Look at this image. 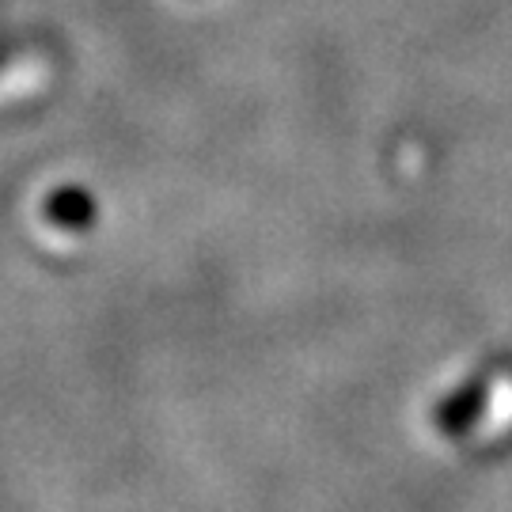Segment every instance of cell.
<instances>
[{
  "mask_svg": "<svg viewBox=\"0 0 512 512\" xmlns=\"http://www.w3.org/2000/svg\"><path fill=\"white\" fill-rule=\"evenodd\" d=\"M50 213H54L57 224H88L92 220V202L80 194V190H69V194H61V198H54L50 202Z\"/></svg>",
  "mask_w": 512,
  "mask_h": 512,
  "instance_id": "cell-1",
  "label": "cell"
}]
</instances>
